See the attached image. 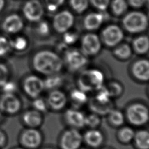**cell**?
<instances>
[{
	"label": "cell",
	"instance_id": "6da1fadb",
	"mask_svg": "<svg viewBox=\"0 0 149 149\" xmlns=\"http://www.w3.org/2000/svg\"><path fill=\"white\" fill-rule=\"evenodd\" d=\"M33 69L38 73L46 76L58 73L63 66V61L56 52L43 49L37 52L32 58Z\"/></svg>",
	"mask_w": 149,
	"mask_h": 149
},
{
	"label": "cell",
	"instance_id": "7a4b0ae2",
	"mask_svg": "<svg viewBox=\"0 0 149 149\" xmlns=\"http://www.w3.org/2000/svg\"><path fill=\"white\" fill-rule=\"evenodd\" d=\"M105 77L104 73L97 69H90L83 71L79 76L77 85L79 88L88 93L97 90L104 86Z\"/></svg>",
	"mask_w": 149,
	"mask_h": 149
},
{
	"label": "cell",
	"instance_id": "3957f363",
	"mask_svg": "<svg viewBox=\"0 0 149 149\" xmlns=\"http://www.w3.org/2000/svg\"><path fill=\"white\" fill-rule=\"evenodd\" d=\"M124 29L132 34L145 31L148 25L147 16L140 11H132L126 13L122 20Z\"/></svg>",
	"mask_w": 149,
	"mask_h": 149
},
{
	"label": "cell",
	"instance_id": "277c9868",
	"mask_svg": "<svg viewBox=\"0 0 149 149\" xmlns=\"http://www.w3.org/2000/svg\"><path fill=\"white\" fill-rule=\"evenodd\" d=\"M125 118L132 125L143 126L148 121V109L146 105L142 103L134 102L127 107Z\"/></svg>",
	"mask_w": 149,
	"mask_h": 149
},
{
	"label": "cell",
	"instance_id": "5b68a950",
	"mask_svg": "<svg viewBox=\"0 0 149 149\" xmlns=\"http://www.w3.org/2000/svg\"><path fill=\"white\" fill-rule=\"evenodd\" d=\"M22 108V100L16 93H0V109L5 116L17 115Z\"/></svg>",
	"mask_w": 149,
	"mask_h": 149
},
{
	"label": "cell",
	"instance_id": "8992f818",
	"mask_svg": "<svg viewBox=\"0 0 149 149\" xmlns=\"http://www.w3.org/2000/svg\"><path fill=\"white\" fill-rule=\"evenodd\" d=\"M23 17L16 13H10L6 15L1 22V30L6 36L18 34L24 28Z\"/></svg>",
	"mask_w": 149,
	"mask_h": 149
},
{
	"label": "cell",
	"instance_id": "52a82bcc",
	"mask_svg": "<svg viewBox=\"0 0 149 149\" xmlns=\"http://www.w3.org/2000/svg\"><path fill=\"white\" fill-rule=\"evenodd\" d=\"M42 134L37 128L27 127L19 136V141L22 147L26 149H36L42 144Z\"/></svg>",
	"mask_w": 149,
	"mask_h": 149
},
{
	"label": "cell",
	"instance_id": "ba28073f",
	"mask_svg": "<svg viewBox=\"0 0 149 149\" xmlns=\"http://www.w3.org/2000/svg\"><path fill=\"white\" fill-rule=\"evenodd\" d=\"M22 88L27 97L34 99L40 97L45 90L44 80L37 75H28L22 80Z\"/></svg>",
	"mask_w": 149,
	"mask_h": 149
},
{
	"label": "cell",
	"instance_id": "9c48e42d",
	"mask_svg": "<svg viewBox=\"0 0 149 149\" xmlns=\"http://www.w3.org/2000/svg\"><path fill=\"white\" fill-rule=\"evenodd\" d=\"M83 143V135L79 129L74 128L64 131L59 139L61 149H79Z\"/></svg>",
	"mask_w": 149,
	"mask_h": 149
},
{
	"label": "cell",
	"instance_id": "30bf717a",
	"mask_svg": "<svg viewBox=\"0 0 149 149\" xmlns=\"http://www.w3.org/2000/svg\"><path fill=\"white\" fill-rule=\"evenodd\" d=\"M124 33L122 29L116 24H109L103 29L101 33V41L105 45L115 47L122 41Z\"/></svg>",
	"mask_w": 149,
	"mask_h": 149
},
{
	"label": "cell",
	"instance_id": "8fae6325",
	"mask_svg": "<svg viewBox=\"0 0 149 149\" xmlns=\"http://www.w3.org/2000/svg\"><path fill=\"white\" fill-rule=\"evenodd\" d=\"M22 10L23 17L30 22H38L44 14L43 5L38 0H27Z\"/></svg>",
	"mask_w": 149,
	"mask_h": 149
},
{
	"label": "cell",
	"instance_id": "7c38bea8",
	"mask_svg": "<svg viewBox=\"0 0 149 149\" xmlns=\"http://www.w3.org/2000/svg\"><path fill=\"white\" fill-rule=\"evenodd\" d=\"M74 17L72 12L63 10L56 13L53 17L52 27L58 33L63 34L73 26Z\"/></svg>",
	"mask_w": 149,
	"mask_h": 149
},
{
	"label": "cell",
	"instance_id": "4fadbf2b",
	"mask_svg": "<svg viewBox=\"0 0 149 149\" xmlns=\"http://www.w3.org/2000/svg\"><path fill=\"white\" fill-rule=\"evenodd\" d=\"M100 38L93 33L84 35L81 40V52L86 56H93L98 54L101 48Z\"/></svg>",
	"mask_w": 149,
	"mask_h": 149
},
{
	"label": "cell",
	"instance_id": "5bb4252c",
	"mask_svg": "<svg viewBox=\"0 0 149 149\" xmlns=\"http://www.w3.org/2000/svg\"><path fill=\"white\" fill-rule=\"evenodd\" d=\"M65 61L68 68L72 70L83 68L88 62L87 56L77 49H68L65 54Z\"/></svg>",
	"mask_w": 149,
	"mask_h": 149
},
{
	"label": "cell",
	"instance_id": "9a60e30c",
	"mask_svg": "<svg viewBox=\"0 0 149 149\" xmlns=\"http://www.w3.org/2000/svg\"><path fill=\"white\" fill-rule=\"evenodd\" d=\"M85 116L86 115L82 111L76 108L67 109L63 115L65 122L71 128L77 129L85 126Z\"/></svg>",
	"mask_w": 149,
	"mask_h": 149
},
{
	"label": "cell",
	"instance_id": "2e32d148",
	"mask_svg": "<svg viewBox=\"0 0 149 149\" xmlns=\"http://www.w3.org/2000/svg\"><path fill=\"white\" fill-rule=\"evenodd\" d=\"M46 101L48 107L54 111H58L63 109L68 102L66 94L59 89L51 90L48 94Z\"/></svg>",
	"mask_w": 149,
	"mask_h": 149
},
{
	"label": "cell",
	"instance_id": "e0dca14e",
	"mask_svg": "<svg viewBox=\"0 0 149 149\" xmlns=\"http://www.w3.org/2000/svg\"><path fill=\"white\" fill-rule=\"evenodd\" d=\"M133 76L141 81H147L149 79V62L146 59H141L134 62L132 66Z\"/></svg>",
	"mask_w": 149,
	"mask_h": 149
},
{
	"label": "cell",
	"instance_id": "ac0fdd59",
	"mask_svg": "<svg viewBox=\"0 0 149 149\" xmlns=\"http://www.w3.org/2000/svg\"><path fill=\"white\" fill-rule=\"evenodd\" d=\"M21 120L27 127L37 128L42 123L43 117L42 113L33 109L23 112L21 116Z\"/></svg>",
	"mask_w": 149,
	"mask_h": 149
},
{
	"label": "cell",
	"instance_id": "d6986e66",
	"mask_svg": "<svg viewBox=\"0 0 149 149\" xmlns=\"http://www.w3.org/2000/svg\"><path fill=\"white\" fill-rule=\"evenodd\" d=\"M83 142L91 148L100 147L104 140L103 133L97 128H91L87 130L83 135Z\"/></svg>",
	"mask_w": 149,
	"mask_h": 149
},
{
	"label": "cell",
	"instance_id": "ffe728a7",
	"mask_svg": "<svg viewBox=\"0 0 149 149\" xmlns=\"http://www.w3.org/2000/svg\"><path fill=\"white\" fill-rule=\"evenodd\" d=\"M101 12H91L84 18L83 27L88 31H94L98 29L102 24L105 16Z\"/></svg>",
	"mask_w": 149,
	"mask_h": 149
},
{
	"label": "cell",
	"instance_id": "44dd1931",
	"mask_svg": "<svg viewBox=\"0 0 149 149\" xmlns=\"http://www.w3.org/2000/svg\"><path fill=\"white\" fill-rule=\"evenodd\" d=\"M132 48L139 55L146 54L149 49V40L146 35H141L136 37L132 42Z\"/></svg>",
	"mask_w": 149,
	"mask_h": 149
},
{
	"label": "cell",
	"instance_id": "7402d4cb",
	"mask_svg": "<svg viewBox=\"0 0 149 149\" xmlns=\"http://www.w3.org/2000/svg\"><path fill=\"white\" fill-rule=\"evenodd\" d=\"M134 146L137 149L149 148V133L148 130L141 129L137 132L133 140Z\"/></svg>",
	"mask_w": 149,
	"mask_h": 149
},
{
	"label": "cell",
	"instance_id": "603a6c76",
	"mask_svg": "<svg viewBox=\"0 0 149 149\" xmlns=\"http://www.w3.org/2000/svg\"><path fill=\"white\" fill-rule=\"evenodd\" d=\"M10 39V44L12 51L16 52H22L26 49L29 45L27 38L22 35L16 34L13 36Z\"/></svg>",
	"mask_w": 149,
	"mask_h": 149
},
{
	"label": "cell",
	"instance_id": "cb8c5ba5",
	"mask_svg": "<svg viewBox=\"0 0 149 149\" xmlns=\"http://www.w3.org/2000/svg\"><path fill=\"white\" fill-rule=\"evenodd\" d=\"M43 80L45 90L51 91L58 89L63 83V79L58 73L47 76Z\"/></svg>",
	"mask_w": 149,
	"mask_h": 149
},
{
	"label": "cell",
	"instance_id": "d4e9b609",
	"mask_svg": "<svg viewBox=\"0 0 149 149\" xmlns=\"http://www.w3.org/2000/svg\"><path fill=\"white\" fill-rule=\"evenodd\" d=\"M132 49L131 47L127 43L119 44L113 51V55L119 59L126 60L132 55Z\"/></svg>",
	"mask_w": 149,
	"mask_h": 149
},
{
	"label": "cell",
	"instance_id": "484cf974",
	"mask_svg": "<svg viewBox=\"0 0 149 149\" xmlns=\"http://www.w3.org/2000/svg\"><path fill=\"white\" fill-rule=\"evenodd\" d=\"M108 121L111 125L114 126H121L125 121V115L119 109H111L108 113Z\"/></svg>",
	"mask_w": 149,
	"mask_h": 149
},
{
	"label": "cell",
	"instance_id": "4316f807",
	"mask_svg": "<svg viewBox=\"0 0 149 149\" xmlns=\"http://www.w3.org/2000/svg\"><path fill=\"white\" fill-rule=\"evenodd\" d=\"M70 98L74 105L79 106L85 104L88 100L87 93L79 88L73 89L71 91L70 93Z\"/></svg>",
	"mask_w": 149,
	"mask_h": 149
},
{
	"label": "cell",
	"instance_id": "83f0119b",
	"mask_svg": "<svg viewBox=\"0 0 149 149\" xmlns=\"http://www.w3.org/2000/svg\"><path fill=\"white\" fill-rule=\"evenodd\" d=\"M111 10L116 16H120L125 13L128 8L126 0H112L110 2Z\"/></svg>",
	"mask_w": 149,
	"mask_h": 149
},
{
	"label": "cell",
	"instance_id": "f1b7e54d",
	"mask_svg": "<svg viewBox=\"0 0 149 149\" xmlns=\"http://www.w3.org/2000/svg\"><path fill=\"white\" fill-rule=\"evenodd\" d=\"M134 134L135 132L133 128L130 126H123L118 131V138L121 143L127 144L133 141Z\"/></svg>",
	"mask_w": 149,
	"mask_h": 149
},
{
	"label": "cell",
	"instance_id": "f546056e",
	"mask_svg": "<svg viewBox=\"0 0 149 149\" xmlns=\"http://www.w3.org/2000/svg\"><path fill=\"white\" fill-rule=\"evenodd\" d=\"M96 91L94 101L102 105H107L111 103V100L112 97L105 86L104 85L102 87L96 90Z\"/></svg>",
	"mask_w": 149,
	"mask_h": 149
},
{
	"label": "cell",
	"instance_id": "4dcf8cb0",
	"mask_svg": "<svg viewBox=\"0 0 149 149\" xmlns=\"http://www.w3.org/2000/svg\"><path fill=\"white\" fill-rule=\"evenodd\" d=\"M12 51L10 39L3 34H0V59L8 56Z\"/></svg>",
	"mask_w": 149,
	"mask_h": 149
},
{
	"label": "cell",
	"instance_id": "1f68e13d",
	"mask_svg": "<svg viewBox=\"0 0 149 149\" xmlns=\"http://www.w3.org/2000/svg\"><path fill=\"white\" fill-rule=\"evenodd\" d=\"M69 5L74 12L81 14L87 9L89 0H69Z\"/></svg>",
	"mask_w": 149,
	"mask_h": 149
},
{
	"label": "cell",
	"instance_id": "d6a6232c",
	"mask_svg": "<svg viewBox=\"0 0 149 149\" xmlns=\"http://www.w3.org/2000/svg\"><path fill=\"white\" fill-rule=\"evenodd\" d=\"M101 123V118L98 114L92 112L85 116V126L90 129L97 128Z\"/></svg>",
	"mask_w": 149,
	"mask_h": 149
},
{
	"label": "cell",
	"instance_id": "836d02e7",
	"mask_svg": "<svg viewBox=\"0 0 149 149\" xmlns=\"http://www.w3.org/2000/svg\"><path fill=\"white\" fill-rule=\"evenodd\" d=\"M111 97H118L123 92V87L118 81H111L106 86Z\"/></svg>",
	"mask_w": 149,
	"mask_h": 149
},
{
	"label": "cell",
	"instance_id": "e575fe53",
	"mask_svg": "<svg viewBox=\"0 0 149 149\" xmlns=\"http://www.w3.org/2000/svg\"><path fill=\"white\" fill-rule=\"evenodd\" d=\"M10 71L8 65L0 62V88L10 79Z\"/></svg>",
	"mask_w": 149,
	"mask_h": 149
},
{
	"label": "cell",
	"instance_id": "d590c367",
	"mask_svg": "<svg viewBox=\"0 0 149 149\" xmlns=\"http://www.w3.org/2000/svg\"><path fill=\"white\" fill-rule=\"evenodd\" d=\"M32 105L34 109L41 113L45 112L48 108L46 100L40 97V96L33 99Z\"/></svg>",
	"mask_w": 149,
	"mask_h": 149
},
{
	"label": "cell",
	"instance_id": "8d00e7d4",
	"mask_svg": "<svg viewBox=\"0 0 149 149\" xmlns=\"http://www.w3.org/2000/svg\"><path fill=\"white\" fill-rule=\"evenodd\" d=\"M36 27V31L37 34L41 36H47L50 33V26L47 21L42 20L38 22Z\"/></svg>",
	"mask_w": 149,
	"mask_h": 149
},
{
	"label": "cell",
	"instance_id": "74e56055",
	"mask_svg": "<svg viewBox=\"0 0 149 149\" xmlns=\"http://www.w3.org/2000/svg\"><path fill=\"white\" fill-rule=\"evenodd\" d=\"M47 10L50 12H55L65 2V0H44Z\"/></svg>",
	"mask_w": 149,
	"mask_h": 149
},
{
	"label": "cell",
	"instance_id": "f35d334b",
	"mask_svg": "<svg viewBox=\"0 0 149 149\" xmlns=\"http://www.w3.org/2000/svg\"><path fill=\"white\" fill-rule=\"evenodd\" d=\"M91 5L101 12L107 10L109 6L111 0H90Z\"/></svg>",
	"mask_w": 149,
	"mask_h": 149
},
{
	"label": "cell",
	"instance_id": "ab89813d",
	"mask_svg": "<svg viewBox=\"0 0 149 149\" xmlns=\"http://www.w3.org/2000/svg\"><path fill=\"white\" fill-rule=\"evenodd\" d=\"M78 40V35L69 30L63 33V41L66 45H72L74 44Z\"/></svg>",
	"mask_w": 149,
	"mask_h": 149
},
{
	"label": "cell",
	"instance_id": "60d3db41",
	"mask_svg": "<svg viewBox=\"0 0 149 149\" xmlns=\"http://www.w3.org/2000/svg\"><path fill=\"white\" fill-rule=\"evenodd\" d=\"M17 90V86L16 83L10 79L6 82L1 88V93H16Z\"/></svg>",
	"mask_w": 149,
	"mask_h": 149
},
{
	"label": "cell",
	"instance_id": "b9f144b4",
	"mask_svg": "<svg viewBox=\"0 0 149 149\" xmlns=\"http://www.w3.org/2000/svg\"><path fill=\"white\" fill-rule=\"evenodd\" d=\"M9 141V137L7 133L2 129L0 128V148L2 149L5 148Z\"/></svg>",
	"mask_w": 149,
	"mask_h": 149
},
{
	"label": "cell",
	"instance_id": "7bdbcfd3",
	"mask_svg": "<svg viewBox=\"0 0 149 149\" xmlns=\"http://www.w3.org/2000/svg\"><path fill=\"white\" fill-rule=\"evenodd\" d=\"M148 0H127V3L134 8H139L143 7Z\"/></svg>",
	"mask_w": 149,
	"mask_h": 149
},
{
	"label": "cell",
	"instance_id": "ee69618b",
	"mask_svg": "<svg viewBox=\"0 0 149 149\" xmlns=\"http://www.w3.org/2000/svg\"><path fill=\"white\" fill-rule=\"evenodd\" d=\"M6 5V0H0V13H1L5 9Z\"/></svg>",
	"mask_w": 149,
	"mask_h": 149
},
{
	"label": "cell",
	"instance_id": "f6af8a7d",
	"mask_svg": "<svg viewBox=\"0 0 149 149\" xmlns=\"http://www.w3.org/2000/svg\"><path fill=\"white\" fill-rule=\"evenodd\" d=\"M5 116L3 114V113L2 112V111H1V109H0V124L4 122Z\"/></svg>",
	"mask_w": 149,
	"mask_h": 149
},
{
	"label": "cell",
	"instance_id": "bcb514c9",
	"mask_svg": "<svg viewBox=\"0 0 149 149\" xmlns=\"http://www.w3.org/2000/svg\"><path fill=\"white\" fill-rule=\"evenodd\" d=\"M11 149H26V148H23V147H13L12 148H11Z\"/></svg>",
	"mask_w": 149,
	"mask_h": 149
},
{
	"label": "cell",
	"instance_id": "7dc6e473",
	"mask_svg": "<svg viewBox=\"0 0 149 149\" xmlns=\"http://www.w3.org/2000/svg\"><path fill=\"white\" fill-rule=\"evenodd\" d=\"M44 149H54L53 148H51V147H47V148H45Z\"/></svg>",
	"mask_w": 149,
	"mask_h": 149
},
{
	"label": "cell",
	"instance_id": "c3c4849f",
	"mask_svg": "<svg viewBox=\"0 0 149 149\" xmlns=\"http://www.w3.org/2000/svg\"><path fill=\"white\" fill-rule=\"evenodd\" d=\"M84 149H87V148H84Z\"/></svg>",
	"mask_w": 149,
	"mask_h": 149
},
{
	"label": "cell",
	"instance_id": "681fc988",
	"mask_svg": "<svg viewBox=\"0 0 149 149\" xmlns=\"http://www.w3.org/2000/svg\"><path fill=\"white\" fill-rule=\"evenodd\" d=\"M0 149H1V148H0Z\"/></svg>",
	"mask_w": 149,
	"mask_h": 149
}]
</instances>
